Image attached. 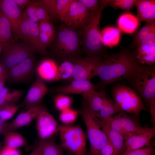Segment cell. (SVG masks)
Returning a JSON list of instances; mask_svg holds the SVG:
<instances>
[{"instance_id": "obj_22", "label": "cell", "mask_w": 155, "mask_h": 155, "mask_svg": "<svg viewBox=\"0 0 155 155\" xmlns=\"http://www.w3.org/2000/svg\"><path fill=\"white\" fill-rule=\"evenodd\" d=\"M119 113L121 124L127 132L138 134L145 133L150 129V128L143 127L141 125L138 121V117L135 115L131 116L123 111H120Z\"/></svg>"}, {"instance_id": "obj_23", "label": "cell", "mask_w": 155, "mask_h": 155, "mask_svg": "<svg viewBox=\"0 0 155 155\" xmlns=\"http://www.w3.org/2000/svg\"><path fill=\"white\" fill-rule=\"evenodd\" d=\"M58 67L54 61L47 59L39 64L36 71L38 77L42 80L52 81L58 80Z\"/></svg>"}, {"instance_id": "obj_14", "label": "cell", "mask_w": 155, "mask_h": 155, "mask_svg": "<svg viewBox=\"0 0 155 155\" xmlns=\"http://www.w3.org/2000/svg\"><path fill=\"white\" fill-rule=\"evenodd\" d=\"M44 107L40 104L25 106L20 113L11 121L9 122V131L14 130L30 123Z\"/></svg>"}, {"instance_id": "obj_5", "label": "cell", "mask_w": 155, "mask_h": 155, "mask_svg": "<svg viewBox=\"0 0 155 155\" xmlns=\"http://www.w3.org/2000/svg\"><path fill=\"white\" fill-rule=\"evenodd\" d=\"M128 80L150 106L155 105V70L154 67L143 65Z\"/></svg>"}, {"instance_id": "obj_9", "label": "cell", "mask_w": 155, "mask_h": 155, "mask_svg": "<svg viewBox=\"0 0 155 155\" xmlns=\"http://www.w3.org/2000/svg\"><path fill=\"white\" fill-rule=\"evenodd\" d=\"M20 26V38L33 49L42 55H48L46 48L42 44L39 35L38 24L24 17Z\"/></svg>"}, {"instance_id": "obj_43", "label": "cell", "mask_w": 155, "mask_h": 155, "mask_svg": "<svg viewBox=\"0 0 155 155\" xmlns=\"http://www.w3.org/2000/svg\"><path fill=\"white\" fill-rule=\"evenodd\" d=\"M36 8L37 16L40 21L51 22L53 20L46 10L41 5L38 0H33Z\"/></svg>"}, {"instance_id": "obj_16", "label": "cell", "mask_w": 155, "mask_h": 155, "mask_svg": "<svg viewBox=\"0 0 155 155\" xmlns=\"http://www.w3.org/2000/svg\"><path fill=\"white\" fill-rule=\"evenodd\" d=\"M96 87L90 81L75 80L68 85L57 88L56 91L58 93L64 95L80 94L84 96L94 92Z\"/></svg>"}, {"instance_id": "obj_41", "label": "cell", "mask_w": 155, "mask_h": 155, "mask_svg": "<svg viewBox=\"0 0 155 155\" xmlns=\"http://www.w3.org/2000/svg\"><path fill=\"white\" fill-rule=\"evenodd\" d=\"M23 16L37 23L40 21L37 14L36 8L33 1L26 7Z\"/></svg>"}, {"instance_id": "obj_24", "label": "cell", "mask_w": 155, "mask_h": 155, "mask_svg": "<svg viewBox=\"0 0 155 155\" xmlns=\"http://www.w3.org/2000/svg\"><path fill=\"white\" fill-rule=\"evenodd\" d=\"M133 52L137 61L141 64L151 65L155 62V43L138 45Z\"/></svg>"}, {"instance_id": "obj_18", "label": "cell", "mask_w": 155, "mask_h": 155, "mask_svg": "<svg viewBox=\"0 0 155 155\" xmlns=\"http://www.w3.org/2000/svg\"><path fill=\"white\" fill-rule=\"evenodd\" d=\"M155 135V126L145 133L133 135L125 140V150L129 151L139 149L144 146H149L150 145L151 140Z\"/></svg>"}, {"instance_id": "obj_29", "label": "cell", "mask_w": 155, "mask_h": 155, "mask_svg": "<svg viewBox=\"0 0 155 155\" xmlns=\"http://www.w3.org/2000/svg\"><path fill=\"white\" fill-rule=\"evenodd\" d=\"M4 146L19 148L27 144L25 138L20 133L14 131L8 132L4 135Z\"/></svg>"}, {"instance_id": "obj_40", "label": "cell", "mask_w": 155, "mask_h": 155, "mask_svg": "<svg viewBox=\"0 0 155 155\" xmlns=\"http://www.w3.org/2000/svg\"><path fill=\"white\" fill-rule=\"evenodd\" d=\"M78 112L70 108L61 111L59 118L60 121L66 125L73 123L76 120Z\"/></svg>"}, {"instance_id": "obj_46", "label": "cell", "mask_w": 155, "mask_h": 155, "mask_svg": "<svg viewBox=\"0 0 155 155\" xmlns=\"http://www.w3.org/2000/svg\"><path fill=\"white\" fill-rule=\"evenodd\" d=\"M99 155H118L113 145L109 142L101 150Z\"/></svg>"}, {"instance_id": "obj_38", "label": "cell", "mask_w": 155, "mask_h": 155, "mask_svg": "<svg viewBox=\"0 0 155 155\" xmlns=\"http://www.w3.org/2000/svg\"><path fill=\"white\" fill-rule=\"evenodd\" d=\"M20 105L9 104L0 106V119L7 121L11 118L19 109Z\"/></svg>"}, {"instance_id": "obj_2", "label": "cell", "mask_w": 155, "mask_h": 155, "mask_svg": "<svg viewBox=\"0 0 155 155\" xmlns=\"http://www.w3.org/2000/svg\"><path fill=\"white\" fill-rule=\"evenodd\" d=\"M81 32L64 24L56 33L54 45L55 53L61 60L73 62L80 58Z\"/></svg>"}, {"instance_id": "obj_25", "label": "cell", "mask_w": 155, "mask_h": 155, "mask_svg": "<svg viewBox=\"0 0 155 155\" xmlns=\"http://www.w3.org/2000/svg\"><path fill=\"white\" fill-rule=\"evenodd\" d=\"M40 21L38 24L39 36L42 44L46 48L54 41L56 32L53 24L51 22Z\"/></svg>"}, {"instance_id": "obj_7", "label": "cell", "mask_w": 155, "mask_h": 155, "mask_svg": "<svg viewBox=\"0 0 155 155\" xmlns=\"http://www.w3.org/2000/svg\"><path fill=\"white\" fill-rule=\"evenodd\" d=\"M114 101L121 111L139 117L140 112L146 110L139 96L129 87L123 85L115 86L113 91Z\"/></svg>"}, {"instance_id": "obj_36", "label": "cell", "mask_w": 155, "mask_h": 155, "mask_svg": "<svg viewBox=\"0 0 155 155\" xmlns=\"http://www.w3.org/2000/svg\"><path fill=\"white\" fill-rule=\"evenodd\" d=\"M73 0H57L56 15L57 19L63 23L69 12L70 5Z\"/></svg>"}, {"instance_id": "obj_48", "label": "cell", "mask_w": 155, "mask_h": 155, "mask_svg": "<svg viewBox=\"0 0 155 155\" xmlns=\"http://www.w3.org/2000/svg\"><path fill=\"white\" fill-rule=\"evenodd\" d=\"M154 43H155V29L143 39L138 45H148Z\"/></svg>"}, {"instance_id": "obj_50", "label": "cell", "mask_w": 155, "mask_h": 155, "mask_svg": "<svg viewBox=\"0 0 155 155\" xmlns=\"http://www.w3.org/2000/svg\"><path fill=\"white\" fill-rule=\"evenodd\" d=\"M16 4L19 7L26 6L32 0H13Z\"/></svg>"}, {"instance_id": "obj_37", "label": "cell", "mask_w": 155, "mask_h": 155, "mask_svg": "<svg viewBox=\"0 0 155 155\" xmlns=\"http://www.w3.org/2000/svg\"><path fill=\"white\" fill-rule=\"evenodd\" d=\"M154 29L155 22L146 23L145 25L135 35L132 42V47H136L143 39Z\"/></svg>"}, {"instance_id": "obj_13", "label": "cell", "mask_w": 155, "mask_h": 155, "mask_svg": "<svg viewBox=\"0 0 155 155\" xmlns=\"http://www.w3.org/2000/svg\"><path fill=\"white\" fill-rule=\"evenodd\" d=\"M1 10L8 20L12 32L20 38V26L22 20V14L19 7L13 0H1Z\"/></svg>"}, {"instance_id": "obj_19", "label": "cell", "mask_w": 155, "mask_h": 155, "mask_svg": "<svg viewBox=\"0 0 155 155\" xmlns=\"http://www.w3.org/2000/svg\"><path fill=\"white\" fill-rule=\"evenodd\" d=\"M134 5L137 8L139 22H155V0H136Z\"/></svg>"}, {"instance_id": "obj_42", "label": "cell", "mask_w": 155, "mask_h": 155, "mask_svg": "<svg viewBox=\"0 0 155 155\" xmlns=\"http://www.w3.org/2000/svg\"><path fill=\"white\" fill-rule=\"evenodd\" d=\"M38 1L53 20L57 19L56 8L57 0H40Z\"/></svg>"}, {"instance_id": "obj_27", "label": "cell", "mask_w": 155, "mask_h": 155, "mask_svg": "<svg viewBox=\"0 0 155 155\" xmlns=\"http://www.w3.org/2000/svg\"><path fill=\"white\" fill-rule=\"evenodd\" d=\"M23 93L22 90L4 87L0 92V106L16 104L22 97Z\"/></svg>"}, {"instance_id": "obj_11", "label": "cell", "mask_w": 155, "mask_h": 155, "mask_svg": "<svg viewBox=\"0 0 155 155\" xmlns=\"http://www.w3.org/2000/svg\"><path fill=\"white\" fill-rule=\"evenodd\" d=\"M36 125L40 140L50 139L59 131V126L53 116L45 107L37 117Z\"/></svg>"}, {"instance_id": "obj_49", "label": "cell", "mask_w": 155, "mask_h": 155, "mask_svg": "<svg viewBox=\"0 0 155 155\" xmlns=\"http://www.w3.org/2000/svg\"><path fill=\"white\" fill-rule=\"evenodd\" d=\"M9 131V122L0 119V134L4 135Z\"/></svg>"}, {"instance_id": "obj_53", "label": "cell", "mask_w": 155, "mask_h": 155, "mask_svg": "<svg viewBox=\"0 0 155 155\" xmlns=\"http://www.w3.org/2000/svg\"><path fill=\"white\" fill-rule=\"evenodd\" d=\"M29 155H41L40 150L37 146L34 148Z\"/></svg>"}, {"instance_id": "obj_44", "label": "cell", "mask_w": 155, "mask_h": 155, "mask_svg": "<svg viewBox=\"0 0 155 155\" xmlns=\"http://www.w3.org/2000/svg\"><path fill=\"white\" fill-rule=\"evenodd\" d=\"M155 149L150 145L145 148H140L131 151L125 150L120 155H153Z\"/></svg>"}, {"instance_id": "obj_35", "label": "cell", "mask_w": 155, "mask_h": 155, "mask_svg": "<svg viewBox=\"0 0 155 155\" xmlns=\"http://www.w3.org/2000/svg\"><path fill=\"white\" fill-rule=\"evenodd\" d=\"M74 64L69 61H63L58 67V80L70 79L73 74Z\"/></svg>"}, {"instance_id": "obj_26", "label": "cell", "mask_w": 155, "mask_h": 155, "mask_svg": "<svg viewBox=\"0 0 155 155\" xmlns=\"http://www.w3.org/2000/svg\"><path fill=\"white\" fill-rule=\"evenodd\" d=\"M137 18L129 13H125L120 16L118 20V25L122 31L132 34L135 30L138 24Z\"/></svg>"}, {"instance_id": "obj_8", "label": "cell", "mask_w": 155, "mask_h": 155, "mask_svg": "<svg viewBox=\"0 0 155 155\" xmlns=\"http://www.w3.org/2000/svg\"><path fill=\"white\" fill-rule=\"evenodd\" d=\"M35 52L26 43L14 44L11 41L4 46L2 52L1 63L7 70L32 57Z\"/></svg>"}, {"instance_id": "obj_21", "label": "cell", "mask_w": 155, "mask_h": 155, "mask_svg": "<svg viewBox=\"0 0 155 155\" xmlns=\"http://www.w3.org/2000/svg\"><path fill=\"white\" fill-rule=\"evenodd\" d=\"M100 125L102 130L106 135L109 142L115 148L118 155H120L126 149L124 139L119 133L112 128L104 121L100 120Z\"/></svg>"}, {"instance_id": "obj_55", "label": "cell", "mask_w": 155, "mask_h": 155, "mask_svg": "<svg viewBox=\"0 0 155 155\" xmlns=\"http://www.w3.org/2000/svg\"><path fill=\"white\" fill-rule=\"evenodd\" d=\"M1 143H0V150H1Z\"/></svg>"}, {"instance_id": "obj_3", "label": "cell", "mask_w": 155, "mask_h": 155, "mask_svg": "<svg viewBox=\"0 0 155 155\" xmlns=\"http://www.w3.org/2000/svg\"><path fill=\"white\" fill-rule=\"evenodd\" d=\"M105 7L100 4V8L96 12L90 11V18L81 28V45L86 57L103 55L104 45L102 43L100 28L102 11Z\"/></svg>"}, {"instance_id": "obj_12", "label": "cell", "mask_w": 155, "mask_h": 155, "mask_svg": "<svg viewBox=\"0 0 155 155\" xmlns=\"http://www.w3.org/2000/svg\"><path fill=\"white\" fill-rule=\"evenodd\" d=\"M90 15V11L78 0H73L63 23L75 29H81L88 22Z\"/></svg>"}, {"instance_id": "obj_51", "label": "cell", "mask_w": 155, "mask_h": 155, "mask_svg": "<svg viewBox=\"0 0 155 155\" xmlns=\"http://www.w3.org/2000/svg\"><path fill=\"white\" fill-rule=\"evenodd\" d=\"M7 69L5 65L2 63H0V77L7 74Z\"/></svg>"}, {"instance_id": "obj_28", "label": "cell", "mask_w": 155, "mask_h": 155, "mask_svg": "<svg viewBox=\"0 0 155 155\" xmlns=\"http://www.w3.org/2000/svg\"><path fill=\"white\" fill-rule=\"evenodd\" d=\"M37 146L41 155H64L61 146L51 139L40 140Z\"/></svg>"}, {"instance_id": "obj_31", "label": "cell", "mask_w": 155, "mask_h": 155, "mask_svg": "<svg viewBox=\"0 0 155 155\" xmlns=\"http://www.w3.org/2000/svg\"><path fill=\"white\" fill-rule=\"evenodd\" d=\"M103 45L112 47L118 44L120 38V32L117 28L108 27L101 32Z\"/></svg>"}, {"instance_id": "obj_20", "label": "cell", "mask_w": 155, "mask_h": 155, "mask_svg": "<svg viewBox=\"0 0 155 155\" xmlns=\"http://www.w3.org/2000/svg\"><path fill=\"white\" fill-rule=\"evenodd\" d=\"M106 96V94L104 91H96L91 94L83 96V106L98 118L103 100Z\"/></svg>"}, {"instance_id": "obj_30", "label": "cell", "mask_w": 155, "mask_h": 155, "mask_svg": "<svg viewBox=\"0 0 155 155\" xmlns=\"http://www.w3.org/2000/svg\"><path fill=\"white\" fill-rule=\"evenodd\" d=\"M120 111L115 102L106 96L103 100L98 118L101 120H105Z\"/></svg>"}, {"instance_id": "obj_4", "label": "cell", "mask_w": 155, "mask_h": 155, "mask_svg": "<svg viewBox=\"0 0 155 155\" xmlns=\"http://www.w3.org/2000/svg\"><path fill=\"white\" fill-rule=\"evenodd\" d=\"M58 132L62 148L73 155H87V135L79 125H59Z\"/></svg>"}, {"instance_id": "obj_56", "label": "cell", "mask_w": 155, "mask_h": 155, "mask_svg": "<svg viewBox=\"0 0 155 155\" xmlns=\"http://www.w3.org/2000/svg\"><path fill=\"white\" fill-rule=\"evenodd\" d=\"M1 7H0V13H1Z\"/></svg>"}, {"instance_id": "obj_39", "label": "cell", "mask_w": 155, "mask_h": 155, "mask_svg": "<svg viewBox=\"0 0 155 155\" xmlns=\"http://www.w3.org/2000/svg\"><path fill=\"white\" fill-rule=\"evenodd\" d=\"M56 108L62 111L69 108L72 102V99L69 96L58 94L54 99Z\"/></svg>"}, {"instance_id": "obj_54", "label": "cell", "mask_w": 155, "mask_h": 155, "mask_svg": "<svg viewBox=\"0 0 155 155\" xmlns=\"http://www.w3.org/2000/svg\"><path fill=\"white\" fill-rule=\"evenodd\" d=\"M4 46L3 44L0 43V55L2 52Z\"/></svg>"}, {"instance_id": "obj_15", "label": "cell", "mask_w": 155, "mask_h": 155, "mask_svg": "<svg viewBox=\"0 0 155 155\" xmlns=\"http://www.w3.org/2000/svg\"><path fill=\"white\" fill-rule=\"evenodd\" d=\"M34 67L32 57L28 58L7 69V79L13 82L24 81L32 75Z\"/></svg>"}, {"instance_id": "obj_52", "label": "cell", "mask_w": 155, "mask_h": 155, "mask_svg": "<svg viewBox=\"0 0 155 155\" xmlns=\"http://www.w3.org/2000/svg\"><path fill=\"white\" fill-rule=\"evenodd\" d=\"M7 74L0 77V92L3 88L5 87V84L7 80Z\"/></svg>"}, {"instance_id": "obj_33", "label": "cell", "mask_w": 155, "mask_h": 155, "mask_svg": "<svg viewBox=\"0 0 155 155\" xmlns=\"http://www.w3.org/2000/svg\"><path fill=\"white\" fill-rule=\"evenodd\" d=\"M136 0H102L100 4L105 7L110 6L115 9H121L129 12L133 7Z\"/></svg>"}, {"instance_id": "obj_1", "label": "cell", "mask_w": 155, "mask_h": 155, "mask_svg": "<svg viewBox=\"0 0 155 155\" xmlns=\"http://www.w3.org/2000/svg\"><path fill=\"white\" fill-rule=\"evenodd\" d=\"M143 65L136 59L133 52L121 49L105 56L98 66L96 76L100 78V84L105 86L120 80H128Z\"/></svg>"}, {"instance_id": "obj_17", "label": "cell", "mask_w": 155, "mask_h": 155, "mask_svg": "<svg viewBox=\"0 0 155 155\" xmlns=\"http://www.w3.org/2000/svg\"><path fill=\"white\" fill-rule=\"evenodd\" d=\"M48 90L42 80L38 77L30 86L22 105L25 106L40 104Z\"/></svg>"}, {"instance_id": "obj_10", "label": "cell", "mask_w": 155, "mask_h": 155, "mask_svg": "<svg viewBox=\"0 0 155 155\" xmlns=\"http://www.w3.org/2000/svg\"><path fill=\"white\" fill-rule=\"evenodd\" d=\"M101 56H94L79 58L73 62L74 68L71 82L75 80L90 81L96 76L98 66L102 60Z\"/></svg>"}, {"instance_id": "obj_47", "label": "cell", "mask_w": 155, "mask_h": 155, "mask_svg": "<svg viewBox=\"0 0 155 155\" xmlns=\"http://www.w3.org/2000/svg\"><path fill=\"white\" fill-rule=\"evenodd\" d=\"M0 155H22L21 152L18 148H10L5 146L1 147Z\"/></svg>"}, {"instance_id": "obj_34", "label": "cell", "mask_w": 155, "mask_h": 155, "mask_svg": "<svg viewBox=\"0 0 155 155\" xmlns=\"http://www.w3.org/2000/svg\"><path fill=\"white\" fill-rule=\"evenodd\" d=\"M101 121H104L112 128L121 134L125 140L128 137L136 134L129 132L124 129L121 124L119 113L115 116H113L106 120Z\"/></svg>"}, {"instance_id": "obj_32", "label": "cell", "mask_w": 155, "mask_h": 155, "mask_svg": "<svg viewBox=\"0 0 155 155\" xmlns=\"http://www.w3.org/2000/svg\"><path fill=\"white\" fill-rule=\"evenodd\" d=\"M12 32L9 22L1 11L0 13V43L5 45L11 41Z\"/></svg>"}, {"instance_id": "obj_45", "label": "cell", "mask_w": 155, "mask_h": 155, "mask_svg": "<svg viewBox=\"0 0 155 155\" xmlns=\"http://www.w3.org/2000/svg\"><path fill=\"white\" fill-rule=\"evenodd\" d=\"M90 11H98L100 8V0H78Z\"/></svg>"}, {"instance_id": "obj_6", "label": "cell", "mask_w": 155, "mask_h": 155, "mask_svg": "<svg viewBox=\"0 0 155 155\" xmlns=\"http://www.w3.org/2000/svg\"><path fill=\"white\" fill-rule=\"evenodd\" d=\"M80 113L86 127L87 137L90 143L89 155H99L101 149L108 142L100 128V119L83 106Z\"/></svg>"}]
</instances>
